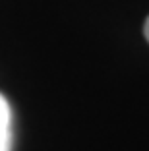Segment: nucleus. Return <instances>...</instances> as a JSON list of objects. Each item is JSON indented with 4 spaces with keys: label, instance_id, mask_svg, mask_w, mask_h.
Returning a JSON list of instances; mask_svg holds the SVG:
<instances>
[{
    "label": "nucleus",
    "instance_id": "f257e3e1",
    "mask_svg": "<svg viewBox=\"0 0 149 151\" xmlns=\"http://www.w3.org/2000/svg\"><path fill=\"white\" fill-rule=\"evenodd\" d=\"M0 151H12V109L0 93Z\"/></svg>",
    "mask_w": 149,
    "mask_h": 151
},
{
    "label": "nucleus",
    "instance_id": "f03ea898",
    "mask_svg": "<svg viewBox=\"0 0 149 151\" xmlns=\"http://www.w3.org/2000/svg\"><path fill=\"white\" fill-rule=\"evenodd\" d=\"M143 35H145V39L149 41V18L145 19V25H143Z\"/></svg>",
    "mask_w": 149,
    "mask_h": 151
}]
</instances>
